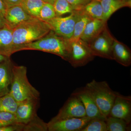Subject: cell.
Instances as JSON below:
<instances>
[{
	"mask_svg": "<svg viewBox=\"0 0 131 131\" xmlns=\"http://www.w3.org/2000/svg\"><path fill=\"white\" fill-rule=\"evenodd\" d=\"M81 11L74 10L69 16L64 17L56 16L45 21L49 24L51 30L57 35L69 39L73 36L75 24Z\"/></svg>",
	"mask_w": 131,
	"mask_h": 131,
	"instance_id": "8992f818",
	"label": "cell"
},
{
	"mask_svg": "<svg viewBox=\"0 0 131 131\" xmlns=\"http://www.w3.org/2000/svg\"><path fill=\"white\" fill-rule=\"evenodd\" d=\"M23 131H48L47 124L37 115L30 122L24 125Z\"/></svg>",
	"mask_w": 131,
	"mask_h": 131,
	"instance_id": "cb8c5ba5",
	"label": "cell"
},
{
	"mask_svg": "<svg viewBox=\"0 0 131 131\" xmlns=\"http://www.w3.org/2000/svg\"><path fill=\"white\" fill-rule=\"evenodd\" d=\"M112 54L113 60L125 67L131 64V51L129 47L117 39H114Z\"/></svg>",
	"mask_w": 131,
	"mask_h": 131,
	"instance_id": "9a60e30c",
	"label": "cell"
},
{
	"mask_svg": "<svg viewBox=\"0 0 131 131\" xmlns=\"http://www.w3.org/2000/svg\"><path fill=\"white\" fill-rule=\"evenodd\" d=\"M85 108L81 101L77 96L71 95L58 114L49 122H52L71 118L86 117Z\"/></svg>",
	"mask_w": 131,
	"mask_h": 131,
	"instance_id": "ba28073f",
	"label": "cell"
},
{
	"mask_svg": "<svg viewBox=\"0 0 131 131\" xmlns=\"http://www.w3.org/2000/svg\"><path fill=\"white\" fill-rule=\"evenodd\" d=\"M18 124L14 114L0 112V127Z\"/></svg>",
	"mask_w": 131,
	"mask_h": 131,
	"instance_id": "83f0119b",
	"label": "cell"
},
{
	"mask_svg": "<svg viewBox=\"0 0 131 131\" xmlns=\"http://www.w3.org/2000/svg\"><path fill=\"white\" fill-rule=\"evenodd\" d=\"M69 53L67 61L75 68L86 65L94 58L88 44L81 40L68 39Z\"/></svg>",
	"mask_w": 131,
	"mask_h": 131,
	"instance_id": "5b68a950",
	"label": "cell"
},
{
	"mask_svg": "<svg viewBox=\"0 0 131 131\" xmlns=\"http://www.w3.org/2000/svg\"><path fill=\"white\" fill-rule=\"evenodd\" d=\"M80 131H107L106 120L99 118L91 119Z\"/></svg>",
	"mask_w": 131,
	"mask_h": 131,
	"instance_id": "484cf974",
	"label": "cell"
},
{
	"mask_svg": "<svg viewBox=\"0 0 131 131\" xmlns=\"http://www.w3.org/2000/svg\"><path fill=\"white\" fill-rule=\"evenodd\" d=\"M85 88L93 96L102 114L106 118L114 102L116 92L111 89L105 81L93 80L87 83Z\"/></svg>",
	"mask_w": 131,
	"mask_h": 131,
	"instance_id": "277c9868",
	"label": "cell"
},
{
	"mask_svg": "<svg viewBox=\"0 0 131 131\" xmlns=\"http://www.w3.org/2000/svg\"><path fill=\"white\" fill-rule=\"evenodd\" d=\"M56 16L53 5L45 3L40 9L38 18L44 21L50 19Z\"/></svg>",
	"mask_w": 131,
	"mask_h": 131,
	"instance_id": "4316f807",
	"label": "cell"
},
{
	"mask_svg": "<svg viewBox=\"0 0 131 131\" xmlns=\"http://www.w3.org/2000/svg\"><path fill=\"white\" fill-rule=\"evenodd\" d=\"M39 98L27 99L19 102L15 113L18 124L25 125L33 119L37 115Z\"/></svg>",
	"mask_w": 131,
	"mask_h": 131,
	"instance_id": "9c48e42d",
	"label": "cell"
},
{
	"mask_svg": "<svg viewBox=\"0 0 131 131\" xmlns=\"http://www.w3.org/2000/svg\"><path fill=\"white\" fill-rule=\"evenodd\" d=\"M74 11H81L91 0H66Z\"/></svg>",
	"mask_w": 131,
	"mask_h": 131,
	"instance_id": "f1b7e54d",
	"label": "cell"
},
{
	"mask_svg": "<svg viewBox=\"0 0 131 131\" xmlns=\"http://www.w3.org/2000/svg\"><path fill=\"white\" fill-rule=\"evenodd\" d=\"M107 131H126L130 130V124L124 120L108 116L106 119Z\"/></svg>",
	"mask_w": 131,
	"mask_h": 131,
	"instance_id": "44dd1931",
	"label": "cell"
},
{
	"mask_svg": "<svg viewBox=\"0 0 131 131\" xmlns=\"http://www.w3.org/2000/svg\"><path fill=\"white\" fill-rule=\"evenodd\" d=\"M13 31L7 25L0 28V54L9 57L14 53Z\"/></svg>",
	"mask_w": 131,
	"mask_h": 131,
	"instance_id": "e0dca14e",
	"label": "cell"
},
{
	"mask_svg": "<svg viewBox=\"0 0 131 131\" xmlns=\"http://www.w3.org/2000/svg\"><path fill=\"white\" fill-rule=\"evenodd\" d=\"M24 125L16 124L0 127V131H23Z\"/></svg>",
	"mask_w": 131,
	"mask_h": 131,
	"instance_id": "f546056e",
	"label": "cell"
},
{
	"mask_svg": "<svg viewBox=\"0 0 131 131\" xmlns=\"http://www.w3.org/2000/svg\"><path fill=\"white\" fill-rule=\"evenodd\" d=\"M45 3L43 0H22L20 5L27 13L39 18L40 9Z\"/></svg>",
	"mask_w": 131,
	"mask_h": 131,
	"instance_id": "d6986e66",
	"label": "cell"
},
{
	"mask_svg": "<svg viewBox=\"0 0 131 131\" xmlns=\"http://www.w3.org/2000/svg\"><path fill=\"white\" fill-rule=\"evenodd\" d=\"M9 93L18 102L29 98H39L40 93L28 81L26 66L13 64Z\"/></svg>",
	"mask_w": 131,
	"mask_h": 131,
	"instance_id": "3957f363",
	"label": "cell"
},
{
	"mask_svg": "<svg viewBox=\"0 0 131 131\" xmlns=\"http://www.w3.org/2000/svg\"><path fill=\"white\" fill-rule=\"evenodd\" d=\"M13 65L10 58L0 63V97L10 91Z\"/></svg>",
	"mask_w": 131,
	"mask_h": 131,
	"instance_id": "5bb4252c",
	"label": "cell"
},
{
	"mask_svg": "<svg viewBox=\"0 0 131 131\" xmlns=\"http://www.w3.org/2000/svg\"><path fill=\"white\" fill-rule=\"evenodd\" d=\"M68 39L60 37L51 30L44 37L20 49L19 51L33 50L55 54L67 61L69 53Z\"/></svg>",
	"mask_w": 131,
	"mask_h": 131,
	"instance_id": "7a4b0ae2",
	"label": "cell"
},
{
	"mask_svg": "<svg viewBox=\"0 0 131 131\" xmlns=\"http://www.w3.org/2000/svg\"><path fill=\"white\" fill-rule=\"evenodd\" d=\"M9 58H10L9 57L6 56L5 55L0 54V63L2 62L3 61H6L7 59H8Z\"/></svg>",
	"mask_w": 131,
	"mask_h": 131,
	"instance_id": "836d02e7",
	"label": "cell"
},
{
	"mask_svg": "<svg viewBox=\"0 0 131 131\" xmlns=\"http://www.w3.org/2000/svg\"><path fill=\"white\" fill-rule=\"evenodd\" d=\"M106 23L103 20L91 19L87 24L80 39L89 43L106 27Z\"/></svg>",
	"mask_w": 131,
	"mask_h": 131,
	"instance_id": "2e32d148",
	"label": "cell"
},
{
	"mask_svg": "<svg viewBox=\"0 0 131 131\" xmlns=\"http://www.w3.org/2000/svg\"><path fill=\"white\" fill-rule=\"evenodd\" d=\"M22 1V0H5V4L7 8L12 6L20 5Z\"/></svg>",
	"mask_w": 131,
	"mask_h": 131,
	"instance_id": "4dcf8cb0",
	"label": "cell"
},
{
	"mask_svg": "<svg viewBox=\"0 0 131 131\" xmlns=\"http://www.w3.org/2000/svg\"><path fill=\"white\" fill-rule=\"evenodd\" d=\"M53 6L56 16L71 14L74 11L71 5L66 0H56Z\"/></svg>",
	"mask_w": 131,
	"mask_h": 131,
	"instance_id": "d4e9b609",
	"label": "cell"
},
{
	"mask_svg": "<svg viewBox=\"0 0 131 131\" xmlns=\"http://www.w3.org/2000/svg\"><path fill=\"white\" fill-rule=\"evenodd\" d=\"M5 25H6V24L5 18L0 16V28L3 27Z\"/></svg>",
	"mask_w": 131,
	"mask_h": 131,
	"instance_id": "d6a6232c",
	"label": "cell"
},
{
	"mask_svg": "<svg viewBox=\"0 0 131 131\" xmlns=\"http://www.w3.org/2000/svg\"><path fill=\"white\" fill-rule=\"evenodd\" d=\"M108 116L124 120L128 124L131 121V96L116 92V96Z\"/></svg>",
	"mask_w": 131,
	"mask_h": 131,
	"instance_id": "8fae6325",
	"label": "cell"
},
{
	"mask_svg": "<svg viewBox=\"0 0 131 131\" xmlns=\"http://www.w3.org/2000/svg\"><path fill=\"white\" fill-rule=\"evenodd\" d=\"M6 10L7 7L5 3L2 0H0V16L5 18Z\"/></svg>",
	"mask_w": 131,
	"mask_h": 131,
	"instance_id": "1f68e13d",
	"label": "cell"
},
{
	"mask_svg": "<svg viewBox=\"0 0 131 131\" xmlns=\"http://www.w3.org/2000/svg\"><path fill=\"white\" fill-rule=\"evenodd\" d=\"M51 30L49 24L38 18L33 17L21 23L13 29L14 53L22 46L44 37Z\"/></svg>",
	"mask_w": 131,
	"mask_h": 131,
	"instance_id": "6da1fadb",
	"label": "cell"
},
{
	"mask_svg": "<svg viewBox=\"0 0 131 131\" xmlns=\"http://www.w3.org/2000/svg\"><path fill=\"white\" fill-rule=\"evenodd\" d=\"M82 10L92 19L104 20L103 9L100 1L91 0Z\"/></svg>",
	"mask_w": 131,
	"mask_h": 131,
	"instance_id": "ffe728a7",
	"label": "cell"
},
{
	"mask_svg": "<svg viewBox=\"0 0 131 131\" xmlns=\"http://www.w3.org/2000/svg\"><path fill=\"white\" fill-rule=\"evenodd\" d=\"M81 101L85 108L86 115L90 119L99 118L106 121V118L102 114L91 94L85 88L76 90L71 94Z\"/></svg>",
	"mask_w": 131,
	"mask_h": 131,
	"instance_id": "30bf717a",
	"label": "cell"
},
{
	"mask_svg": "<svg viewBox=\"0 0 131 131\" xmlns=\"http://www.w3.org/2000/svg\"><path fill=\"white\" fill-rule=\"evenodd\" d=\"M114 38L106 27L88 44L90 50L95 57L113 60V45Z\"/></svg>",
	"mask_w": 131,
	"mask_h": 131,
	"instance_id": "52a82bcc",
	"label": "cell"
},
{
	"mask_svg": "<svg viewBox=\"0 0 131 131\" xmlns=\"http://www.w3.org/2000/svg\"><path fill=\"white\" fill-rule=\"evenodd\" d=\"M103 20H108L116 11L124 7H131V0H102Z\"/></svg>",
	"mask_w": 131,
	"mask_h": 131,
	"instance_id": "ac0fdd59",
	"label": "cell"
},
{
	"mask_svg": "<svg viewBox=\"0 0 131 131\" xmlns=\"http://www.w3.org/2000/svg\"><path fill=\"white\" fill-rule=\"evenodd\" d=\"M91 19L83 10H81L78 18L75 24L73 36L70 39H80L87 24Z\"/></svg>",
	"mask_w": 131,
	"mask_h": 131,
	"instance_id": "7402d4cb",
	"label": "cell"
},
{
	"mask_svg": "<svg viewBox=\"0 0 131 131\" xmlns=\"http://www.w3.org/2000/svg\"><path fill=\"white\" fill-rule=\"evenodd\" d=\"M45 2L48 3H50L52 5H53L54 4V2L56 0H43Z\"/></svg>",
	"mask_w": 131,
	"mask_h": 131,
	"instance_id": "e575fe53",
	"label": "cell"
},
{
	"mask_svg": "<svg viewBox=\"0 0 131 131\" xmlns=\"http://www.w3.org/2000/svg\"><path fill=\"white\" fill-rule=\"evenodd\" d=\"M19 102L8 93L0 97V112L15 113Z\"/></svg>",
	"mask_w": 131,
	"mask_h": 131,
	"instance_id": "603a6c76",
	"label": "cell"
},
{
	"mask_svg": "<svg viewBox=\"0 0 131 131\" xmlns=\"http://www.w3.org/2000/svg\"><path fill=\"white\" fill-rule=\"evenodd\" d=\"M96 1H101L102 0H96Z\"/></svg>",
	"mask_w": 131,
	"mask_h": 131,
	"instance_id": "d590c367",
	"label": "cell"
},
{
	"mask_svg": "<svg viewBox=\"0 0 131 131\" xmlns=\"http://www.w3.org/2000/svg\"><path fill=\"white\" fill-rule=\"evenodd\" d=\"M33 17L27 13L20 5L7 8L5 19L6 25L14 29L21 23Z\"/></svg>",
	"mask_w": 131,
	"mask_h": 131,
	"instance_id": "4fadbf2b",
	"label": "cell"
},
{
	"mask_svg": "<svg viewBox=\"0 0 131 131\" xmlns=\"http://www.w3.org/2000/svg\"><path fill=\"white\" fill-rule=\"evenodd\" d=\"M91 119L86 116L82 118H71L47 124L48 131H80Z\"/></svg>",
	"mask_w": 131,
	"mask_h": 131,
	"instance_id": "7c38bea8",
	"label": "cell"
}]
</instances>
